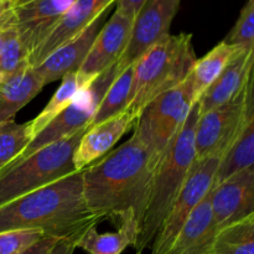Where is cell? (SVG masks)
<instances>
[{"label": "cell", "mask_w": 254, "mask_h": 254, "mask_svg": "<svg viewBox=\"0 0 254 254\" xmlns=\"http://www.w3.org/2000/svg\"><path fill=\"white\" fill-rule=\"evenodd\" d=\"M154 168L150 156L138 139H130L82 171L83 197L88 210L98 218H134L141 225Z\"/></svg>", "instance_id": "obj_1"}, {"label": "cell", "mask_w": 254, "mask_h": 254, "mask_svg": "<svg viewBox=\"0 0 254 254\" xmlns=\"http://www.w3.org/2000/svg\"><path fill=\"white\" fill-rule=\"evenodd\" d=\"M98 223L84 201L82 171L0 206V232L34 230L56 238L83 237Z\"/></svg>", "instance_id": "obj_2"}, {"label": "cell", "mask_w": 254, "mask_h": 254, "mask_svg": "<svg viewBox=\"0 0 254 254\" xmlns=\"http://www.w3.org/2000/svg\"><path fill=\"white\" fill-rule=\"evenodd\" d=\"M198 116V103L196 102L183 128L154 170L148 203L133 246L135 254H143L153 242L164 218L185 184L195 161V129Z\"/></svg>", "instance_id": "obj_3"}, {"label": "cell", "mask_w": 254, "mask_h": 254, "mask_svg": "<svg viewBox=\"0 0 254 254\" xmlns=\"http://www.w3.org/2000/svg\"><path fill=\"white\" fill-rule=\"evenodd\" d=\"M196 60L191 34H169L154 45L133 64L129 111L138 117L149 102L183 83Z\"/></svg>", "instance_id": "obj_4"}, {"label": "cell", "mask_w": 254, "mask_h": 254, "mask_svg": "<svg viewBox=\"0 0 254 254\" xmlns=\"http://www.w3.org/2000/svg\"><path fill=\"white\" fill-rule=\"evenodd\" d=\"M86 129L0 170V206L78 173L73 166V153Z\"/></svg>", "instance_id": "obj_5"}, {"label": "cell", "mask_w": 254, "mask_h": 254, "mask_svg": "<svg viewBox=\"0 0 254 254\" xmlns=\"http://www.w3.org/2000/svg\"><path fill=\"white\" fill-rule=\"evenodd\" d=\"M195 103L189 76L178 87L149 102L138 116L133 135L148 151L154 170L183 128Z\"/></svg>", "instance_id": "obj_6"}, {"label": "cell", "mask_w": 254, "mask_h": 254, "mask_svg": "<svg viewBox=\"0 0 254 254\" xmlns=\"http://www.w3.org/2000/svg\"><path fill=\"white\" fill-rule=\"evenodd\" d=\"M254 113L253 76L245 89L227 103L200 114L195 129V160L220 158Z\"/></svg>", "instance_id": "obj_7"}, {"label": "cell", "mask_w": 254, "mask_h": 254, "mask_svg": "<svg viewBox=\"0 0 254 254\" xmlns=\"http://www.w3.org/2000/svg\"><path fill=\"white\" fill-rule=\"evenodd\" d=\"M121 72L122 69L116 64L98 74L91 86L79 92L69 106L66 107L51 123L47 124L12 163L24 160L46 145L68 138L81 129L87 128L108 87Z\"/></svg>", "instance_id": "obj_8"}, {"label": "cell", "mask_w": 254, "mask_h": 254, "mask_svg": "<svg viewBox=\"0 0 254 254\" xmlns=\"http://www.w3.org/2000/svg\"><path fill=\"white\" fill-rule=\"evenodd\" d=\"M218 163L220 158L193 161L185 184L151 242V254L168 252L192 211L212 188Z\"/></svg>", "instance_id": "obj_9"}, {"label": "cell", "mask_w": 254, "mask_h": 254, "mask_svg": "<svg viewBox=\"0 0 254 254\" xmlns=\"http://www.w3.org/2000/svg\"><path fill=\"white\" fill-rule=\"evenodd\" d=\"M181 0H148L133 20L130 37L117 64L123 71L170 34Z\"/></svg>", "instance_id": "obj_10"}, {"label": "cell", "mask_w": 254, "mask_h": 254, "mask_svg": "<svg viewBox=\"0 0 254 254\" xmlns=\"http://www.w3.org/2000/svg\"><path fill=\"white\" fill-rule=\"evenodd\" d=\"M210 202L218 230L254 215V168L240 171L211 188Z\"/></svg>", "instance_id": "obj_11"}, {"label": "cell", "mask_w": 254, "mask_h": 254, "mask_svg": "<svg viewBox=\"0 0 254 254\" xmlns=\"http://www.w3.org/2000/svg\"><path fill=\"white\" fill-rule=\"evenodd\" d=\"M117 0H76L46 39L31 52L29 64L36 67L51 52L81 34L84 29L107 12Z\"/></svg>", "instance_id": "obj_12"}, {"label": "cell", "mask_w": 254, "mask_h": 254, "mask_svg": "<svg viewBox=\"0 0 254 254\" xmlns=\"http://www.w3.org/2000/svg\"><path fill=\"white\" fill-rule=\"evenodd\" d=\"M74 1L76 0H30L17 5L14 26L29 56L46 39Z\"/></svg>", "instance_id": "obj_13"}, {"label": "cell", "mask_w": 254, "mask_h": 254, "mask_svg": "<svg viewBox=\"0 0 254 254\" xmlns=\"http://www.w3.org/2000/svg\"><path fill=\"white\" fill-rule=\"evenodd\" d=\"M133 20L114 11L111 19L104 22L99 30L78 72L86 76L97 77L116 64L128 45Z\"/></svg>", "instance_id": "obj_14"}, {"label": "cell", "mask_w": 254, "mask_h": 254, "mask_svg": "<svg viewBox=\"0 0 254 254\" xmlns=\"http://www.w3.org/2000/svg\"><path fill=\"white\" fill-rule=\"evenodd\" d=\"M104 19H106V12L101 15L96 21L92 22L81 34L57 47L44 61L34 67L35 71L44 81L45 86L62 79V77L66 74L77 72L81 68L94 39L106 22Z\"/></svg>", "instance_id": "obj_15"}, {"label": "cell", "mask_w": 254, "mask_h": 254, "mask_svg": "<svg viewBox=\"0 0 254 254\" xmlns=\"http://www.w3.org/2000/svg\"><path fill=\"white\" fill-rule=\"evenodd\" d=\"M136 118L138 117L133 112L127 109L114 118L87 128L73 153L76 171H83L87 166L106 155L124 134L134 128Z\"/></svg>", "instance_id": "obj_16"}, {"label": "cell", "mask_w": 254, "mask_h": 254, "mask_svg": "<svg viewBox=\"0 0 254 254\" xmlns=\"http://www.w3.org/2000/svg\"><path fill=\"white\" fill-rule=\"evenodd\" d=\"M253 62L254 49H237L220 76L197 101L200 114L222 106L237 97L253 76Z\"/></svg>", "instance_id": "obj_17"}, {"label": "cell", "mask_w": 254, "mask_h": 254, "mask_svg": "<svg viewBox=\"0 0 254 254\" xmlns=\"http://www.w3.org/2000/svg\"><path fill=\"white\" fill-rule=\"evenodd\" d=\"M210 191L192 211L165 254H212L218 227L212 217Z\"/></svg>", "instance_id": "obj_18"}, {"label": "cell", "mask_w": 254, "mask_h": 254, "mask_svg": "<svg viewBox=\"0 0 254 254\" xmlns=\"http://www.w3.org/2000/svg\"><path fill=\"white\" fill-rule=\"evenodd\" d=\"M45 87L34 67L25 66L0 81V124L14 121L17 112L26 106Z\"/></svg>", "instance_id": "obj_19"}, {"label": "cell", "mask_w": 254, "mask_h": 254, "mask_svg": "<svg viewBox=\"0 0 254 254\" xmlns=\"http://www.w3.org/2000/svg\"><path fill=\"white\" fill-rule=\"evenodd\" d=\"M254 165V113L247 117L242 129L221 156L212 188Z\"/></svg>", "instance_id": "obj_20"}, {"label": "cell", "mask_w": 254, "mask_h": 254, "mask_svg": "<svg viewBox=\"0 0 254 254\" xmlns=\"http://www.w3.org/2000/svg\"><path fill=\"white\" fill-rule=\"evenodd\" d=\"M94 79H96V77L86 76L78 71L72 72V73L62 77L61 84L54 93V96L51 97L49 103L32 121H30V131H31L32 139L47 124L51 123L66 107H68L69 103L76 98L79 92L91 86Z\"/></svg>", "instance_id": "obj_21"}, {"label": "cell", "mask_w": 254, "mask_h": 254, "mask_svg": "<svg viewBox=\"0 0 254 254\" xmlns=\"http://www.w3.org/2000/svg\"><path fill=\"white\" fill-rule=\"evenodd\" d=\"M139 230L140 226L134 218L122 221L116 232L99 233L94 226L84 233L77 248L88 254H122L129 246H134Z\"/></svg>", "instance_id": "obj_22"}, {"label": "cell", "mask_w": 254, "mask_h": 254, "mask_svg": "<svg viewBox=\"0 0 254 254\" xmlns=\"http://www.w3.org/2000/svg\"><path fill=\"white\" fill-rule=\"evenodd\" d=\"M237 49L240 47L231 46V45L221 41L205 56L196 60L190 73L195 102L200 99L203 92L220 76L222 69L225 68V66L233 56V54L237 51Z\"/></svg>", "instance_id": "obj_23"}, {"label": "cell", "mask_w": 254, "mask_h": 254, "mask_svg": "<svg viewBox=\"0 0 254 254\" xmlns=\"http://www.w3.org/2000/svg\"><path fill=\"white\" fill-rule=\"evenodd\" d=\"M133 73L134 66L131 64L123 69L114 78V81L112 82L106 94L102 98L101 103L87 128L114 118L128 109L129 101H130L131 83H133Z\"/></svg>", "instance_id": "obj_24"}, {"label": "cell", "mask_w": 254, "mask_h": 254, "mask_svg": "<svg viewBox=\"0 0 254 254\" xmlns=\"http://www.w3.org/2000/svg\"><path fill=\"white\" fill-rule=\"evenodd\" d=\"M212 254H254V215L220 228Z\"/></svg>", "instance_id": "obj_25"}, {"label": "cell", "mask_w": 254, "mask_h": 254, "mask_svg": "<svg viewBox=\"0 0 254 254\" xmlns=\"http://www.w3.org/2000/svg\"><path fill=\"white\" fill-rule=\"evenodd\" d=\"M31 140L30 122L7 121L0 124V170L11 164Z\"/></svg>", "instance_id": "obj_26"}, {"label": "cell", "mask_w": 254, "mask_h": 254, "mask_svg": "<svg viewBox=\"0 0 254 254\" xmlns=\"http://www.w3.org/2000/svg\"><path fill=\"white\" fill-rule=\"evenodd\" d=\"M30 66L29 54L25 51L14 24L2 31L0 51V81L11 76L22 67Z\"/></svg>", "instance_id": "obj_27"}, {"label": "cell", "mask_w": 254, "mask_h": 254, "mask_svg": "<svg viewBox=\"0 0 254 254\" xmlns=\"http://www.w3.org/2000/svg\"><path fill=\"white\" fill-rule=\"evenodd\" d=\"M223 42L231 46L254 49V0L246 1L235 26Z\"/></svg>", "instance_id": "obj_28"}, {"label": "cell", "mask_w": 254, "mask_h": 254, "mask_svg": "<svg viewBox=\"0 0 254 254\" xmlns=\"http://www.w3.org/2000/svg\"><path fill=\"white\" fill-rule=\"evenodd\" d=\"M46 235L41 231H7L0 232V254H17Z\"/></svg>", "instance_id": "obj_29"}, {"label": "cell", "mask_w": 254, "mask_h": 254, "mask_svg": "<svg viewBox=\"0 0 254 254\" xmlns=\"http://www.w3.org/2000/svg\"><path fill=\"white\" fill-rule=\"evenodd\" d=\"M16 0H0V31L14 24Z\"/></svg>", "instance_id": "obj_30"}, {"label": "cell", "mask_w": 254, "mask_h": 254, "mask_svg": "<svg viewBox=\"0 0 254 254\" xmlns=\"http://www.w3.org/2000/svg\"><path fill=\"white\" fill-rule=\"evenodd\" d=\"M146 1L148 0H117L116 11L134 19Z\"/></svg>", "instance_id": "obj_31"}, {"label": "cell", "mask_w": 254, "mask_h": 254, "mask_svg": "<svg viewBox=\"0 0 254 254\" xmlns=\"http://www.w3.org/2000/svg\"><path fill=\"white\" fill-rule=\"evenodd\" d=\"M59 240L60 238L45 236L41 240H39L37 242H35L34 245H31L30 247H27L26 250L21 251V252L17 254H47L51 251V248L56 245V242Z\"/></svg>", "instance_id": "obj_32"}, {"label": "cell", "mask_w": 254, "mask_h": 254, "mask_svg": "<svg viewBox=\"0 0 254 254\" xmlns=\"http://www.w3.org/2000/svg\"><path fill=\"white\" fill-rule=\"evenodd\" d=\"M82 237L60 238L47 254H73Z\"/></svg>", "instance_id": "obj_33"}, {"label": "cell", "mask_w": 254, "mask_h": 254, "mask_svg": "<svg viewBox=\"0 0 254 254\" xmlns=\"http://www.w3.org/2000/svg\"><path fill=\"white\" fill-rule=\"evenodd\" d=\"M30 1V0H16V4L17 5H21V4H25V2Z\"/></svg>", "instance_id": "obj_34"}, {"label": "cell", "mask_w": 254, "mask_h": 254, "mask_svg": "<svg viewBox=\"0 0 254 254\" xmlns=\"http://www.w3.org/2000/svg\"><path fill=\"white\" fill-rule=\"evenodd\" d=\"M2 31H4V30H1V31H0V51H1V40H2Z\"/></svg>", "instance_id": "obj_35"}]
</instances>
